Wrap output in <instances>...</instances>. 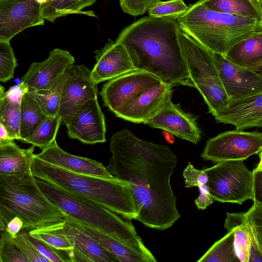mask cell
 Here are the masks:
<instances>
[{"mask_svg": "<svg viewBox=\"0 0 262 262\" xmlns=\"http://www.w3.org/2000/svg\"><path fill=\"white\" fill-rule=\"evenodd\" d=\"M112 157L106 167L116 178L126 182L136 203V220L161 231L173 225L181 217L170 184L178 158L166 145L136 137L127 128L110 139Z\"/></svg>", "mask_w": 262, "mask_h": 262, "instance_id": "cell-1", "label": "cell"}, {"mask_svg": "<svg viewBox=\"0 0 262 262\" xmlns=\"http://www.w3.org/2000/svg\"><path fill=\"white\" fill-rule=\"evenodd\" d=\"M179 28L173 18L145 16L125 28L115 42L132 50L139 70L173 87L194 88L180 46Z\"/></svg>", "mask_w": 262, "mask_h": 262, "instance_id": "cell-2", "label": "cell"}, {"mask_svg": "<svg viewBox=\"0 0 262 262\" xmlns=\"http://www.w3.org/2000/svg\"><path fill=\"white\" fill-rule=\"evenodd\" d=\"M23 229L50 231L65 223V213L39 188L32 171L17 176L0 175V229H6L14 216Z\"/></svg>", "mask_w": 262, "mask_h": 262, "instance_id": "cell-3", "label": "cell"}, {"mask_svg": "<svg viewBox=\"0 0 262 262\" xmlns=\"http://www.w3.org/2000/svg\"><path fill=\"white\" fill-rule=\"evenodd\" d=\"M35 178L45 195L66 215L129 245L145 255L149 262L157 261L130 221L125 220L111 210L86 196L67 190L42 178Z\"/></svg>", "mask_w": 262, "mask_h": 262, "instance_id": "cell-4", "label": "cell"}, {"mask_svg": "<svg viewBox=\"0 0 262 262\" xmlns=\"http://www.w3.org/2000/svg\"><path fill=\"white\" fill-rule=\"evenodd\" d=\"M32 172L35 177L92 199L126 220H136L138 215L129 186L115 177L109 178L75 173L34 156Z\"/></svg>", "mask_w": 262, "mask_h": 262, "instance_id": "cell-5", "label": "cell"}, {"mask_svg": "<svg viewBox=\"0 0 262 262\" xmlns=\"http://www.w3.org/2000/svg\"><path fill=\"white\" fill-rule=\"evenodd\" d=\"M180 29L210 51L224 55L242 40L262 32V21L209 9L199 0L175 19Z\"/></svg>", "mask_w": 262, "mask_h": 262, "instance_id": "cell-6", "label": "cell"}, {"mask_svg": "<svg viewBox=\"0 0 262 262\" xmlns=\"http://www.w3.org/2000/svg\"><path fill=\"white\" fill-rule=\"evenodd\" d=\"M179 39L190 76L214 116L227 107L229 97L221 80L213 53L178 30Z\"/></svg>", "mask_w": 262, "mask_h": 262, "instance_id": "cell-7", "label": "cell"}, {"mask_svg": "<svg viewBox=\"0 0 262 262\" xmlns=\"http://www.w3.org/2000/svg\"><path fill=\"white\" fill-rule=\"evenodd\" d=\"M203 169L208 177L207 184L214 201L242 204L253 200V172L243 161L218 162Z\"/></svg>", "mask_w": 262, "mask_h": 262, "instance_id": "cell-8", "label": "cell"}, {"mask_svg": "<svg viewBox=\"0 0 262 262\" xmlns=\"http://www.w3.org/2000/svg\"><path fill=\"white\" fill-rule=\"evenodd\" d=\"M262 150V133L235 129L222 133L206 141L201 157L214 163L246 160Z\"/></svg>", "mask_w": 262, "mask_h": 262, "instance_id": "cell-9", "label": "cell"}, {"mask_svg": "<svg viewBox=\"0 0 262 262\" xmlns=\"http://www.w3.org/2000/svg\"><path fill=\"white\" fill-rule=\"evenodd\" d=\"M161 82L154 74L137 70L106 81L99 95L104 106L116 115L143 91Z\"/></svg>", "mask_w": 262, "mask_h": 262, "instance_id": "cell-10", "label": "cell"}, {"mask_svg": "<svg viewBox=\"0 0 262 262\" xmlns=\"http://www.w3.org/2000/svg\"><path fill=\"white\" fill-rule=\"evenodd\" d=\"M67 72L59 112L61 123L66 126L82 106L97 98L98 94L97 84L91 78V71L85 66L74 64Z\"/></svg>", "mask_w": 262, "mask_h": 262, "instance_id": "cell-11", "label": "cell"}, {"mask_svg": "<svg viewBox=\"0 0 262 262\" xmlns=\"http://www.w3.org/2000/svg\"><path fill=\"white\" fill-rule=\"evenodd\" d=\"M43 8L36 0H0V41L10 42L22 31L43 25Z\"/></svg>", "mask_w": 262, "mask_h": 262, "instance_id": "cell-12", "label": "cell"}, {"mask_svg": "<svg viewBox=\"0 0 262 262\" xmlns=\"http://www.w3.org/2000/svg\"><path fill=\"white\" fill-rule=\"evenodd\" d=\"M96 62L91 76L97 84L126 73L139 70L135 55L125 45L108 39L104 46L95 51Z\"/></svg>", "mask_w": 262, "mask_h": 262, "instance_id": "cell-13", "label": "cell"}, {"mask_svg": "<svg viewBox=\"0 0 262 262\" xmlns=\"http://www.w3.org/2000/svg\"><path fill=\"white\" fill-rule=\"evenodd\" d=\"M213 56L230 101L262 92V76L259 74L230 62L222 54L213 53Z\"/></svg>", "mask_w": 262, "mask_h": 262, "instance_id": "cell-14", "label": "cell"}, {"mask_svg": "<svg viewBox=\"0 0 262 262\" xmlns=\"http://www.w3.org/2000/svg\"><path fill=\"white\" fill-rule=\"evenodd\" d=\"M145 124L169 132L181 139L198 144L202 138L196 117L182 110L180 104L173 103L171 99Z\"/></svg>", "mask_w": 262, "mask_h": 262, "instance_id": "cell-15", "label": "cell"}, {"mask_svg": "<svg viewBox=\"0 0 262 262\" xmlns=\"http://www.w3.org/2000/svg\"><path fill=\"white\" fill-rule=\"evenodd\" d=\"M74 57L69 52L55 49L41 62H34L21 78L29 92L50 89L69 68L74 64Z\"/></svg>", "mask_w": 262, "mask_h": 262, "instance_id": "cell-16", "label": "cell"}, {"mask_svg": "<svg viewBox=\"0 0 262 262\" xmlns=\"http://www.w3.org/2000/svg\"><path fill=\"white\" fill-rule=\"evenodd\" d=\"M66 126L69 138L84 144L93 145L106 141L104 115L97 98L85 103Z\"/></svg>", "mask_w": 262, "mask_h": 262, "instance_id": "cell-17", "label": "cell"}, {"mask_svg": "<svg viewBox=\"0 0 262 262\" xmlns=\"http://www.w3.org/2000/svg\"><path fill=\"white\" fill-rule=\"evenodd\" d=\"M173 86L163 82L143 91L122 108L116 117L135 123H143L171 99Z\"/></svg>", "mask_w": 262, "mask_h": 262, "instance_id": "cell-18", "label": "cell"}, {"mask_svg": "<svg viewBox=\"0 0 262 262\" xmlns=\"http://www.w3.org/2000/svg\"><path fill=\"white\" fill-rule=\"evenodd\" d=\"M46 231L63 235L69 239L74 247L66 252L71 262H118L113 254L75 226L66 215L62 227Z\"/></svg>", "mask_w": 262, "mask_h": 262, "instance_id": "cell-19", "label": "cell"}, {"mask_svg": "<svg viewBox=\"0 0 262 262\" xmlns=\"http://www.w3.org/2000/svg\"><path fill=\"white\" fill-rule=\"evenodd\" d=\"M224 227L234 235V248L239 261L262 262V250L247 212L226 213Z\"/></svg>", "mask_w": 262, "mask_h": 262, "instance_id": "cell-20", "label": "cell"}, {"mask_svg": "<svg viewBox=\"0 0 262 262\" xmlns=\"http://www.w3.org/2000/svg\"><path fill=\"white\" fill-rule=\"evenodd\" d=\"M213 117L217 122L233 125L238 130L262 127V92L230 100L227 107Z\"/></svg>", "mask_w": 262, "mask_h": 262, "instance_id": "cell-21", "label": "cell"}, {"mask_svg": "<svg viewBox=\"0 0 262 262\" xmlns=\"http://www.w3.org/2000/svg\"><path fill=\"white\" fill-rule=\"evenodd\" d=\"M34 157L69 171L104 178H114L103 164L97 161L67 152L57 144L56 140Z\"/></svg>", "mask_w": 262, "mask_h": 262, "instance_id": "cell-22", "label": "cell"}, {"mask_svg": "<svg viewBox=\"0 0 262 262\" xmlns=\"http://www.w3.org/2000/svg\"><path fill=\"white\" fill-rule=\"evenodd\" d=\"M28 91L22 82L5 92L0 85V123L7 129L13 140H19L20 103L23 94Z\"/></svg>", "mask_w": 262, "mask_h": 262, "instance_id": "cell-23", "label": "cell"}, {"mask_svg": "<svg viewBox=\"0 0 262 262\" xmlns=\"http://www.w3.org/2000/svg\"><path fill=\"white\" fill-rule=\"evenodd\" d=\"M13 141L0 142V175L17 176L32 171L35 146L23 149Z\"/></svg>", "mask_w": 262, "mask_h": 262, "instance_id": "cell-24", "label": "cell"}, {"mask_svg": "<svg viewBox=\"0 0 262 262\" xmlns=\"http://www.w3.org/2000/svg\"><path fill=\"white\" fill-rule=\"evenodd\" d=\"M66 216L75 226L113 254L118 261L149 262L145 255L129 245L109 234Z\"/></svg>", "mask_w": 262, "mask_h": 262, "instance_id": "cell-25", "label": "cell"}, {"mask_svg": "<svg viewBox=\"0 0 262 262\" xmlns=\"http://www.w3.org/2000/svg\"><path fill=\"white\" fill-rule=\"evenodd\" d=\"M223 55L230 62L245 68L261 62L262 32L237 43Z\"/></svg>", "mask_w": 262, "mask_h": 262, "instance_id": "cell-26", "label": "cell"}, {"mask_svg": "<svg viewBox=\"0 0 262 262\" xmlns=\"http://www.w3.org/2000/svg\"><path fill=\"white\" fill-rule=\"evenodd\" d=\"M47 117L32 94L25 92L20 103L19 140L30 135Z\"/></svg>", "mask_w": 262, "mask_h": 262, "instance_id": "cell-27", "label": "cell"}, {"mask_svg": "<svg viewBox=\"0 0 262 262\" xmlns=\"http://www.w3.org/2000/svg\"><path fill=\"white\" fill-rule=\"evenodd\" d=\"M210 10L261 21L258 3L255 0H201Z\"/></svg>", "mask_w": 262, "mask_h": 262, "instance_id": "cell-28", "label": "cell"}, {"mask_svg": "<svg viewBox=\"0 0 262 262\" xmlns=\"http://www.w3.org/2000/svg\"><path fill=\"white\" fill-rule=\"evenodd\" d=\"M96 0H48L43 5V16L45 20L54 22L60 17L73 14H82L91 16H96L92 11L82 10L92 5Z\"/></svg>", "mask_w": 262, "mask_h": 262, "instance_id": "cell-29", "label": "cell"}, {"mask_svg": "<svg viewBox=\"0 0 262 262\" xmlns=\"http://www.w3.org/2000/svg\"><path fill=\"white\" fill-rule=\"evenodd\" d=\"M67 78L66 70L50 89L30 92L47 116L59 115L62 90Z\"/></svg>", "mask_w": 262, "mask_h": 262, "instance_id": "cell-30", "label": "cell"}, {"mask_svg": "<svg viewBox=\"0 0 262 262\" xmlns=\"http://www.w3.org/2000/svg\"><path fill=\"white\" fill-rule=\"evenodd\" d=\"M216 241L197 260L198 262H237L239 261L234 248V235L232 231Z\"/></svg>", "mask_w": 262, "mask_h": 262, "instance_id": "cell-31", "label": "cell"}, {"mask_svg": "<svg viewBox=\"0 0 262 262\" xmlns=\"http://www.w3.org/2000/svg\"><path fill=\"white\" fill-rule=\"evenodd\" d=\"M61 122L60 116H49L21 142L37 146L42 150L48 147L56 140Z\"/></svg>", "mask_w": 262, "mask_h": 262, "instance_id": "cell-32", "label": "cell"}, {"mask_svg": "<svg viewBox=\"0 0 262 262\" xmlns=\"http://www.w3.org/2000/svg\"><path fill=\"white\" fill-rule=\"evenodd\" d=\"M188 9L183 0H158L148 10L149 16L154 18H173L174 19Z\"/></svg>", "mask_w": 262, "mask_h": 262, "instance_id": "cell-33", "label": "cell"}, {"mask_svg": "<svg viewBox=\"0 0 262 262\" xmlns=\"http://www.w3.org/2000/svg\"><path fill=\"white\" fill-rule=\"evenodd\" d=\"M1 231L0 262H29L14 238L6 230Z\"/></svg>", "mask_w": 262, "mask_h": 262, "instance_id": "cell-34", "label": "cell"}, {"mask_svg": "<svg viewBox=\"0 0 262 262\" xmlns=\"http://www.w3.org/2000/svg\"><path fill=\"white\" fill-rule=\"evenodd\" d=\"M17 60L10 42L0 41V81L6 82L14 77Z\"/></svg>", "mask_w": 262, "mask_h": 262, "instance_id": "cell-35", "label": "cell"}, {"mask_svg": "<svg viewBox=\"0 0 262 262\" xmlns=\"http://www.w3.org/2000/svg\"><path fill=\"white\" fill-rule=\"evenodd\" d=\"M28 232L31 236L44 241L58 250L68 252L74 248L69 239L63 235L40 229L32 230Z\"/></svg>", "mask_w": 262, "mask_h": 262, "instance_id": "cell-36", "label": "cell"}, {"mask_svg": "<svg viewBox=\"0 0 262 262\" xmlns=\"http://www.w3.org/2000/svg\"><path fill=\"white\" fill-rule=\"evenodd\" d=\"M26 235L36 250L50 262L70 261L68 255H65L61 252L64 251L55 249L44 241L31 236L29 232H26Z\"/></svg>", "mask_w": 262, "mask_h": 262, "instance_id": "cell-37", "label": "cell"}, {"mask_svg": "<svg viewBox=\"0 0 262 262\" xmlns=\"http://www.w3.org/2000/svg\"><path fill=\"white\" fill-rule=\"evenodd\" d=\"M14 239L23 254L28 258L29 262H50L28 241L26 232H20Z\"/></svg>", "mask_w": 262, "mask_h": 262, "instance_id": "cell-38", "label": "cell"}, {"mask_svg": "<svg viewBox=\"0 0 262 262\" xmlns=\"http://www.w3.org/2000/svg\"><path fill=\"white\" fill-rule=\"evenodd\" d=\"M183 176L185 186L187 188L207 184L208 182L206 172L203 169H196L191 163H189L183 170Z\"/></svg>", "mask_w": 262, "mask_h": 262, "instance_id": "cell-39", "label": "cell"}, {"mask_svg": "<svg viewBox=\"0 0 262 262\" xmlns=\"http://www.w3.org/2000/svg\"><path fill=\"white\" fill-rule=\"evenodd\" d=\"M158 0H119L124 12L133 16L144 14Z\"/></svg>", "mask_w": 262, "mask_h": 262, "instance_id": "cell-40", "label": "cell"}, {"mask_svg": "<svg viewBox=\"0 0 262 262\" xmlns=\"http://www.w3.org/2000/svg\"><path fill=\"white\" fill-rule=\"evenodd\" d=\"M247 213L253 225L258 245L262 250V205L253 203Z\"/></svg>", "mask_w": 262, "mask_h": 262, "instance_id": "cell-41", "label": "cell"}, {"mask_svg": "<svg viewBox=\"0 0 262 262\" xmlns=\"http://www.w3.org/2000/svg\"><path fill=\"white\" fill-rule=\"evenodd\" d=\"M198 187L200 194L195 200L194 203L199 209L204 210L212 204L214 200L210 194L207 184L200 185Z\"/></svg>", "mask_w": 262, "mask_h": 262, "instance_id": "cell-42", "label": "cell"}, {"mask_svg": "<svg viewBox=\"0 0 262 262\" xmlns=\"http://www.w3.org/2000/svg\"><path fill=\"white\" fill-rule=\"evenodd\" d=\"M253 203L262 205V169L256 167L253 170Z\"/></svg>", "mask_w": 262, "mask_h": 262, "instance_id": "cell-43", "label": "cell"}, {"mask_svg": "<svg viewBox=\"0 0 262 262\" xmlns=\"http://www.w3.org/2000/svg\"><path fill=\"white\" fill-rule=\"evenodd\" d=\"M23 220L19 216H15L7 223L5 230L13 238H15L23 229Z\"/></svg>", "mask_w": 262, "mask_h": 262, "instance_id": "cell-44", "label": "cell"}, {"mask_svg": "<svg viewBox=\"0 0 262 262\" xmlns=\"http://www.w3.org/2000/svg\"><path fill=\"white\" fill-rule=\"evenodd\" d=\"M14 140L6 127L0 123V142Z\"/></svg>", "mask_w": 262, "mask_h": 262, "instance_id": "cell-45", "label": "cell"}, {"mask_svg": "<svg viewBox=\"0 0 262 262\" xmlns=\"http://www.w3.org/2000/svg\"><path fill=\"white\" fill-rule=\"evenodd\" d=\"M248 68L258 73L262 76V61L258 63L252 65Z\"/></svg>", "mask_w": 262, "mask_h": 262, "instance_id": "cell-46", "label": "cell"}, {"mask_svg": "<svg viewBox=\"0 0 262 262\" xmlns=\"http://www.w3.org/2000/svg\"><path fill=\"white\" fill-rule=\"evenodd\" d=\"M38 3L44 5L46 3H47L48 0H36Z\"/></svg>", "mask_w": 262, "mask_h": 262, "instance_id": "cell-47", "label": "cell"}, {"mask_svg": "<svg viewBox=\"0 0 262 262\" xmlns=\"http://www.w3.org/2000/svg\"><path fill=\"white\" fill-rule=\"evenodd\" d=\"M259 157L260 161H259L258 165H262V150L259 152Z\"/></svg>", "mask_w": 262, "mask_h": 262, "instance_id": "cell-48", "label": "cell"}, {"mask_svg": "<svg viewBox=\"0 0 262 262\" xmlns=\"http://www.w3.org/2000/svg\"><path fill=\"white\" fill-rule=\"evenodd\" d=\"M259 9L261 14V21H262V0H260L259 4Z\"/></svg>", "mask_w": 262, "mask_h": 262, "instance_id": "cell-49", "label": "cell"}, {"mask_svg": "<svg viewBox=\"0 0 262 262\" xmlns=\"http://www.w3.org/2000/svg\"><path fill=\"white\" fill-rule=\"evenodd\" d=\"M255 1H256L258 3V4H259L260 0H255Z\"/></svg>", "mask_w": 262, "mask_h": 262, "instance_id": "cell-50", "label": "cell"}, {"mask_svg": "<svg viewBox=\"0 0 262 262\" xmlns=\"http://www.w3.org/2000/svg\"></svg>", "mask_w": 262, "mask_h": 262, "instance_id": "cell-51", "label": "cell"}]
</instances>
